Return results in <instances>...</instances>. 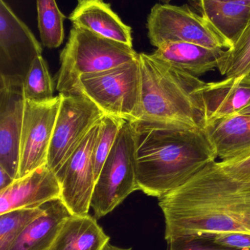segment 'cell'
Instances as JSON below:
<instances>
[{
    "label": "cell",
    "instance_id": "1",
    "mask_svg": "<svg viewBox=\"0 0 250 250\" xmlns=\"http://www.w3.org/2000/svg\"><path fill=\"white\" fill-rule=\"evenodd\" d=\"M158 199L166 241L186 235L250 232V178L230 174L217 160Z\"/></svg>",
    "mask_w": 250,
    "mask_h": 250
},
{
    "label": "cell",
    "instance_id": "2",
    "mask_svg": "<svg viewBox=\"0 0 250 250\" xmlns=\"http://www.w3.org/2000/svg\"><path fill=\"white\" fill-rule=\"evenodd\" d=\"M132 125L138 189L148 196L170 193L217 160L205 129L142 121Z\"/></svg>",
    "mask_w": 250,
    "mask_h": 250
},
{
    "label": "cell",
    "instance_id": "3",
    "mask_svg": "<svg viewBox=\"0 0 250 250\" xmlns=\"http://www.w3.org/2000/svg\"><path fill=\"white\" fill-rule=\"evenodd\" d=\"M140 105L138 121L205 129V82L152 54H139Z\"/></svg>",
    "mask_w": 250,
    "mask_h": 250
},
{
    "label": "cell",
    "instance_id": "4",
    "mask_svg": "<svg viewBox=\"0 0 250 250\" xmlns=\"http://www.w3.org/2000/svg\"><path fill=\"white\" fill-rule=\"evenodd\" d=\"M138 56L130 45L73 26L60 54L57 90L64 95H76L82 75L117 67L136 60Z\"/></svg>",
    "mask_w": 250,
    "mask_h": 250
},
{
    "label": "cell",
    "instance_id": "5",
    "mask_svg": "<svg viewBox=\"0 0 250 250\" xmlns=\"http://www.w3.org/2000/svg\"><path fill=\"white\" fill-rule=\"evenodd\" d=\"M140 88L138 57L104 71L82 75L76 94L89 98L106 115L132 123L139 120Z\"/></svg>",
    "mask_w": 250,
    "mask_h": 250
},
{
    "label": "cell",
    "instance_id": "6",
    "mask_svg": "<svg viewBox=\"0 0 250 250\" xmlns=\"http://www.w3.org/2000/svg\"><path fill=\"white\" fill-rule=\"evenodd\" d=\"M138 189L133 125L126 122L95 182L91 208L95 218L107 215Z\"/></svg>",
    "mask_w": 250,
    "mask_h": 250
},
{
    "label": "cell",
    "instance_id": "7",
    "mask_svg": "<svg viewBox=\"0 0 250 250\" xmlns=\"http://www.w3.org/2000/svg\"><path fill=\"white\" fill-rule=\"evenodd\" d=\"M147 29L150 42L157 48L168 42H190L226 50L233 46L209 21L187 4H156L148 15Z\"/></svg>",
    "mask_w": 250,
    "mask_h": 250
},
{
    "label": "cell",
    "instance_id": "8",
    "mask_svg": "<svg viewBox=\"0 0 250 250\" xmlns=\"http://www.w3.org/2000/svg\"><path fill=\"white\" fill-rule=\"evenodd\" d=\"M61 95L47 166L54 173L105 114L82 94Z\"/></svg>",
    "mask_w": 250,
    "mask_h": 250
},
{
    "label": "cell",
    "instance_id": "9",
    "mask_svg": "<svg viewBox=\"0 0 250 250\" xmlns=\"http://www.w3.org/2000/svg\"><path fill=\"white\" fill-rule=\"evenodd\" d=\"M102 119V118H101ZM100 120L76 149L55 173L61 188L60 199L72 214H89L95 188L93 151L100 130Z\"/></svg>",
    "mask_w": 250,
    "mask_h": 250
},
{
    "label": "cell",
    "instance_id": "10",
    "mask_svg": "<svg viewBox=\"0 0 250 250\" xmlns=\"http://www.w3.org/2000/svg\"><path fill=\"white\" fill-rule=\"evenodd\" d=\"M60 103V94L47 102L25 101L16 179L47 164Z\"/></svg>",
    "mask_w": 250,
    "mask_h": 250
},
{
    "label": "cell",
    "instance_id": "11",
    "mask_svg": "<svg viewBox=\"0 0 250 250\" xmlns=\"http://www.w3.org/2000/svg\"><path fill=\"white\" fill-rule=\"evenodd\" d=\"M43 48L31 29L0 0V75L23 80Z\"/></svg>",
    "mask_w": 250,
    "mask_h": 250
},
{
    "label": "cell",
    "instance_id": "12",
    "mask_svg": "<svg viewBox=\"0 0 250 250\" xmlns=\"http://www.w3.org/2000/svg\"><path fill=\"white\" fill-rule=\"evenodd\" d=\"M25 100L23 81L0 79V166L17 178Z\"/></svg>",
    "mask_w": 250,
    "mask_h": 250
},
{
    "label": "cell",
    "instance_id": "13",
    "mask_svg": "<svg viewBox=\"0 0 250 250\" xmlns=\"http://www.w3.org/2000/svg\"><path fill=\"white\" fill-rule=\"evenodd\" d=\"M60 196L61 188L55 173L44 165L0 191V214L19 208L41 207Z\"/></svg>",
    "mask_w": 250,
    "mask_h": 250
},
{
    "label": "cell",
    "instance_id": "14",
    "mask_svg": "<svg viewBox=\"0 0 250 250\" xmlns=\"http://www.w3.org/2000/svg\"><path fill=\"white\" fill-rule=\"evenodd\" d=\"M69 19L73 26L132 46V28L104 0H78Z\"/></svg>",
    "mask_w": 250,
    "mask_h": 250
},
{
    "label": "cell",
    "instance_id": "15",
    "mask_svg": "<svg viewBox=\"0 0 250 250\" xmlns=\"http://www.w3.org/2000/svg\"><path fill=\"white\" fill-rule=\"evenodd\" d=\"M208 123L239 114L250 104V79L226 78L202 89Z\"/></svg>",
    "mask_w": 250,
    "mask_h": 250
},
{
    "label": "cell",
    "instance_id": "16",
    "mask_svg": "<svg viewBox=\"0 0 250 250\" xmlns=\"http://www.w3.org/2000/svg\"><path fill=\"white\" fill-rule=\"evenodd\" d=\"M226 51L190 42H168L158 47L152 54L192 76L199 77L219 69L226 57Z\"/></svg>",
    "mask_w": 250,
    "mask_h": 250
},
{
    "label": "cell",
    "instance_id": "17",
    "mask_svg": "<svg viewBox=\"0 0 250 250\" xmlns=\"http://www.w3.org/2000/svg\"><path fill=\"white\" fill-rule=\"evenodd\" d=\"M205 131L220 161L250 154V116L237 114L211 122Z\"/></svg>",
    "mask_w": 250,
    "mask_h": 250
},
{
    "label": "cell",
    "instance_id": "18",
    "mask_svg": "<svg viewBox=\"0 0 250 250\" xmlns=\"http://www.w3.org/2000/svg\"><path fill=\"white\" fill-rule=\"evenodd\" d=\"M44 206V212L25 228L8 250H49L63 222L72 214L60 198Z\"/></svg>",
    "mask_w": 250,
    "mask_h": 250
},
{
    "label": "cell",
    "instance_id": "19",
    "mask_svg": "<svg viewBox=\"0 0 250 250\" xmlns=\"http://www.w3.org/2000/svg\"><path fill=\"white\" fill-rule=\"evenodd\" d=\"M110 239L95 217L70 214L49 250H105Z\"/></svg>",
    "mask_w": 250,
    "mask_h": 250
},
{
    "label": "cell",
    "instance_id": "20",
    "mask_svg": "<svg viewBox=\"0 0 250 250\" xmlns=\"http://www.w3.org/2000/svg\"><path fill=\"white\" fill-rule=\"evenodd\" d=\"M210 23L234 45L250 21V4L223 0H190Z\"/></svg>",
    "mask_w": 250,
    "mask_h": 250
},
{
    "label": "cell",
    "instance_id": "21",
    "mask_svg": "<svg viewBox=\"0 0 250 250\" xmlns=\"http://www.w3.org/2000/svg\"><path fill=\"white\" fill-rule=\"evenodd\" d=\"M38 29L43 45L56 48L64 41L66 16L60 11L56 0H37Z\"/></svg>",
    "mask_w": 250,
    "mask_h": 250
},
{
    "label": "cell",
    "instance_id": "22",
    "mask_svg": "<svg viewBox=\"0 0 250 250\" xmlns=\"http://www.w3.org/2000/svg\"><path fill=\"white\" fill-rule=\"evenodd\" d=\"M25 101L44 103L54 96V82L50 76L48 65L42 55L34 60L23 80Z\"/></svg>",
    "mask_w": 250,
    "mask_h": 250
},
{
    "label": "cell",
    "instance_id": "23",
    "mask_svg": "<svg viewBox=\"0 0 250 250\" xmlns=\"http://www.w3.org/2000/svg\"><path fill=\"white\" fill-rule=\"evenodd\" d=\"M44 206L19 208L0 214V250H8L25 228L44 212Z\"/></svg>",
    "mask_w": 250,
    "mask_h": 250
},
{
    "label": "cell",
    "instance_id": "24",
    "mask_svg": "<svg viewBox=\"0 0 250 250\" xmlns=\"http://www.w3.org/2000/svg\"><path fill=\"white\" fill-rule=\"evenodd\" d=\"M126 120L104 115L100 122V130L93 151L94 171L98 179L106 159L108 157Z\"/></svg>",
    "mask_w": 250,
    "mask_h": 250
},
{
    "label": "cell",
    "instance_id": "25",
    "mask_svg": "<svg viewBox=\"0 0 250 250\" xmlns=\"http://www.w3.org/2000/svg\"><path fill=\"white\" fill-rule=\"evenodd\" d=\"M216 235H186L167 241V250H241L223 246L215 241Z\"/></svg>",
    "mask_w": 250,
    "mask_h": 250
},
{
    "label": "cell",
    "instance_id": "26",
    "mask_svg": "<svg viewBox=\"0 0 250 250\" xmlns=\"http://www.w3.org/2000/svg\"><path fill=\"white\" fill-rule=\"evenodd\" d=\"M218 70L222 76L226 78L244 76L250 79V44L235 55L227 56L226 54Z\"/></svg>",
    "mask_w": 250,
    "mask_h": 250
},
{
    "label": "cell",
    "instance_id": "27",
    "mask_svg": "<svg viewBox=\"0 0 250 250\" xmlns=\"http://www.w3.org/2000/svg\"><path fill=\"white\" fill-rule=\"evenodd\" d=\"M217 243L233 249L250 250V232H229L215 236Z\"/></svg>",
    "mask_w": 250,
    "mask_h": 250
},
{
    "label": "cell",
    "instance_id": "28",
    "mask_svg": "<svg viewBox=\"0 0 250 250\" xmlns=\"http://www.w3.org/2000/svg\"><path fill=\"white\" fill-rule=\"evenodd\" d=\"M223 168L233 176L250 178V153L227 161H220Z\"/></svg>",
    "mask_w": 250,
    "mask_h": 250
},
{
    "label": "cell",
    "instance_id": "29",
    "mask_svg": "<svg viewBox=\"0 0 250 250\" xmlns=\"http://www.w3.org/2000/svg\"><path fill=\"white\" fill-rule=\"evenodd\" d=\"M250 44V21L248 27L242 34L239 39L235 42L233 48L227 50L226 55L232 56L243 51Z\"/></svg>",
    "mask_w": 250,
    "mask_h": 250
},
{
    "label": "cell",
    "instance_id": "30",
    "mask_svg": "<svg viewBox=\"0 0 250 250\" xmlns=\"http://www.w3.org/2000/svg\"><path fill=\"white\" fill-rule=\"evenodd\" d=\"M14 181L15 179L0 166V191L10 186Z\"/></svg>",
    "mask_w": 250,
    "mask_h": 250
},
{
    "label": "cell",
    "instance_id": "31",
    "mask_svg": "<svg viewBox=\"0 0 250 250\" xmlns=\"http://www.w3.org/2000/svg\"><path fill=\"white\" fill-rule=\"evenodd\" d=\"M239 114L250 116V104L249 105H247L243 110H242Z\"/></svg>",
    "mask_w": 250,
    "mask_h": 250
},
{
    "label": "cell",
    "instance_id": "32",
    "mask_svg": "<svg viewBox=\"0 0 250 250\" xmlns=\"http://www.w3.org/2000/svg\"><path fill=\"white\" fill-rule=\"evenodd\" d=\"M105 250H132V249H124V248H117V247L113 246V245H110L109 244Z\"/></svg>",
    "mask_w": 250,
    "mask_h": 250
},
{
    "label": "cell",
    "instance_id": "33",
    "mask_svg": "<svg viewBox=\"0 0 250 250\" xmlns=\"http://www.w3.org/2000/svg\"><path fill=\"white\" fill-rule=\"evenodd\" d=\"M223 1H241V2L246 3V4H250V0H223Z\"/></svg>",
    "mask_w": 250,
    "mask_h": 250
},
{
    "label": "cell",
    "instance_id": "34",
    "mask_svg": "<svg viewBox=\"0 0 250 250\" xmlns=\"http://www.w3.org/2000/svg\"><path fill=\"white\" fill-rule=\"evenodd\" d=\"M161 2L164 3V4H169L170 1H171L172 0H159Z\"/></svg>",
    "mask_w": 250,
    "mask_h": 250
}]
</instances>
